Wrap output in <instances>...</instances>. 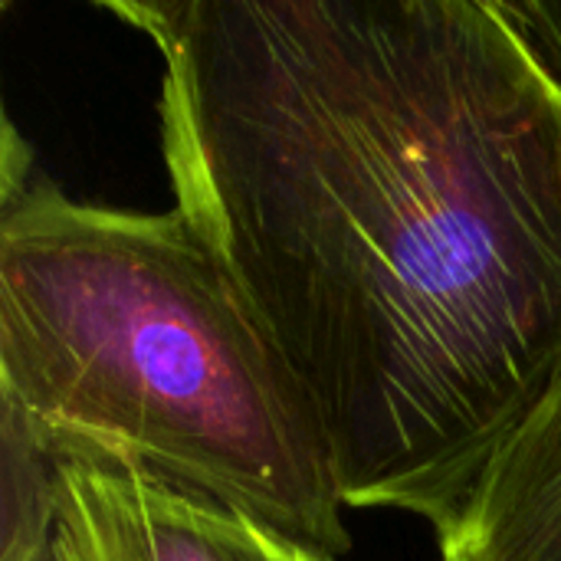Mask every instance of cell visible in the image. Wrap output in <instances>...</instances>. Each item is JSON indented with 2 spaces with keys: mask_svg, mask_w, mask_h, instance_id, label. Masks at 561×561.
<instances>
[{
  "mask_svg": "<svg viewBox=\"0 0 561 561\" xmlns=\"http://www.w3.org/2000/svg\"><path fill=\"white\" fill-rule=\"evenodd\" d=\"M516 26L561 79V0H503Z\"/></svg>",
  "mask_w": 561,
  "mask_h": 561,
  "instance_id": "cell-6",
  "label": "cell"
},
{
  "mask_svg": "<svg viewBox=\"0 0 561 561\" xmlns=\"http://www.w3.org/2000/svg\"><path fill=\"white\" fill-rule=\"evenodd\" d=\"M434 542L440 561H561V375Z\"/></svg>",
  "mask_w": 561,
  "mask_h": 561,
  "instance_id": "cell-4",
  "label": "cell"
},
{
  "mask_svg": "<svg viewBox=\"0 0 561 561\" xmlns=\"http://www.w3.org/2000/svg\"><path fill=\"white\" fill-rule=\"evenodd\" d=\"M0 401L56 463L141 470L352 552L306 391L178 210L49 178L0 207Z\"/></svg>",
  "mask_w": 561,
  "mask_h": 561,
  "instance_id": "cell-2",
  "label": "cell"
},
{
  "mask_svg": "<svg viewBox=\"0 0 561 561\" xmlns=\"http://www.w3.org/2000/svg\"><path fill=\"white\" fill-rule=\"evenodd\" d=\"M59 463L0 401V561H49Z\"/></svg>",
  "mask_w": 561,
  "mask_h": 561,
  "instance_id": "cell-5",
  "label": "cell"
},
{
  "mask_svg": "<svg viewBox=\"0 0 561 561\" xmlns=\"http://www.w3.org/2000/svg\"><path fill=\"white\" fill-rule=\"evenodd\" d=\"M174 210L306 391L345 510L447 533L561 375V79L503 0H102Z\"/></svg>",
  "mask_w": 561,
  "mask_h": 561,
  "instance_id": "cell-1",
  "label": "cell"
},
{
  "mask_svg": "<svg viewBox=\"0 0 561 561\" xmlns=\"http://www.w3.org/2000/svg\"><path fill=\"white\" fill-rule=\"evenodd\" d=\"M30 184V145L16 135L13 122L3 118V148H0V207L10 204Z\"/></svg>",
  "mask_w": 561,
  "mask_h": 561,
  "instance_id": "cell-7",
  "label": "cell"
},
{
  "mask_svg": "<svg viewBox=\"0 0 561 561\" xmlns=\"http://www.w3.org/2000/svg\"><path fill=\"white\" fill-rule=\"evenodd\" d=\"M49 561H335L141 470L59 463Z\"/></svg>",
  "mask_w": 561,
  "mask_h": 561,
  "instance_id": "cell-3",
  "label": "cell"
}]
</instances>
